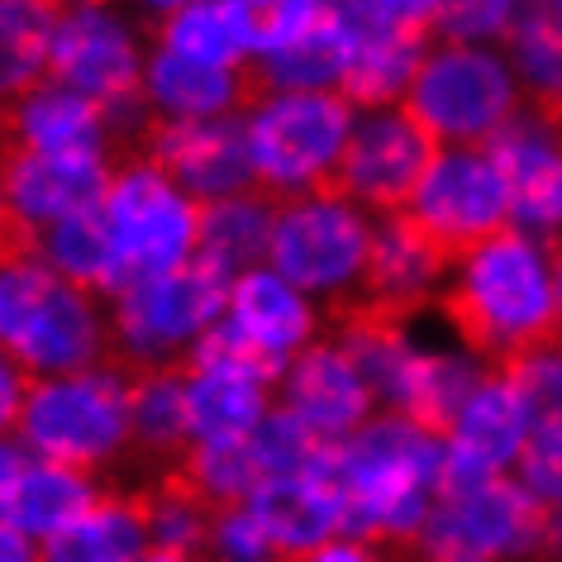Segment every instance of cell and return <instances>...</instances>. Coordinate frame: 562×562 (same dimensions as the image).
I'll return each mask as SVG.
<instances>
[{
	"instance_id": "cell-1",
	"label": "cell",
	"mask_w": 562,
	"mask_h": 562,
	"mask_svg": "<svg viewBox=\"0 0 562 562\" xmlns=\"http://www.w3.org/2000/svg\"><path fill=\"white\" fill-rule=\"evenodd\" d=\"M434 305L486 376L553 353V277H548L543 248L529 244L519 229L476 252Z\"/></svg>"
},
{
	"instance_id": "cell-2",
	"label": "cell",
	"mask_w": 562,
	"mask_h": 562,
	"mask_svg": "<svg viewBox=\"0 0 562 562\" xmlns=\"http://www.w3.org/2000/svg\"><path fill=\"white\" fill-rule=\"evenodd\" d=\"M15 439L34 448L38 462L101 476L105 462L130 453V391L115 372L48 376V382L24 376Z\"/></svg>"
},
{
	"instance_id": "cell-3",
	"label": "cell",
	"mask_w": 562,
	"mask_h": 562,
	"mask_svg": "<svg viewBox=\"0 0 562 562\" xmlns=\"http://www.w3.org/2000/svg\"><path fill=\"white\" fill-rule=\"evenodd\" d=\"M348 134H353V105L339 91L277 95L252 110L244 120V138L258 191L281 205L311 201L319 181L334 172Z\"/></svg>"
},
{
	"instance_id": "cell-4",
	"label": "cell",
	"mask_w": 562,
	"mask_h": 562,
	"mask_svg": "<svg viewBox=\"0 0 562 562\" xmlns=\"http://www.w3.org/2000/svg\"><path fill=\"white\" fill-rule=\"evenodd\" d=\"M405 220L425 234V244L434 248L448 277H458L496 238L515 234L510 191H505V177L482 148L439 153Z\"/></svg>"
},
{
	"instance_id": "cell-5",
	"label": "cell",
	"mask_w": 562,
	"mask_h": 562,
	"mask_svg": "<svg viewBox=\"0 0 562 562\" xmlns=\"http://www.w3.org/2000/svg\"><path fill=\"white\" fill-rule=\"evenodd\" d=\"M401 110L448 153L482 148L491 134H501L519 115V95L505 63L486 48H439L419 67Z\"/></svg>"
},
{
	"instance_id": "cell-6",
	"label": "cell",
	"mask_w": 562,
	"mask_h": 562,
	"mask_svg": "<svg viewBox=\"0 0 562 562\" xmlns=\"http://www.w3.org/2000/svg\"><path fill=\"white\" fill-rule=\"evenodd\" d=\"M439 144L405 115V110H382L353 124L348 144L334 162V172L319 181L311 201L329 205H368L376 220L405 215L425 187L429 167L439 162Z\"/></svg>"
},
{
	"instance_id": "cell-7",
	"label": "cell",
	"mask_w": 562,
	"mask_h": 562,
	"mask_svg": "<svg viewBox=\"0 0 562 562\" xmlns=\"http://www.w3.org/2000/svg\"><path fill=\"white\" fill-rule=\"evenodd\" d=\"M201 201L177 191L158 167L124 162L110 177L105 191V220L115 234L120 262L134 277H158L195 258V238H201Z\"/></svg>"
},
{
	"instance_id": "cell-8",
	"label": "cell",
	"mask_w": 562,
	"mask_h": 562,
	"mask_svg": "<svg viewBox=\"0 0 562 562\" xmlns=\"http://www.w3.org/2000/svg\"><path fill=\"white\" fill-rule=\"evenodd\" d=\"M144 48L138 34L120 20V10L105 5H63L53 24L48 48V81L63 91H77L87 101L115 110L144 101Z\"/></svg>"
},
{
	"instance_id": "cell-9",
	"label": "cell",
	"mask_w": 562,
	"mask_h": 562,
	"mask_svg": "<svg viewBox=\"0 0 562 562\" xmlns=\"http://www.w3.org/2000/svg\"><path fill=\"white\" fill-rule=\"evenodd\" d=\"M134 162L158 167L177 191L201 205L262 195L248 167L244 120H167L153 110L134 144Z\"/></svg>"
},
{
	"instance_id": "cell-10",
	"label": "cell",
	"mask_w": 562,
	"mask_h": 562,
	"mask_svg": "<svg viewBox=\"0 0 562 562\" xmlns=\"http://www.w3.org/2000/svg\"><path fill=\"white\" fill-rule=\"evenodd\" d=\"M372 248V229L362 224L353 205H329V201H291L277 215L272 234V272L281 281H291L296 291H334L353 286L362 262Z\"/></svg>"
},
{
	"instance_id": "cell-11",
	"label": "cell",
	"mask_w": 562,
	"mask_h": 562,
	"mask_svg": "<svg viewBox=\"0 0 562 562\" xmlns=\"http://www.w3.org/2000/svg\"><path fill=\"white\" fill-rule=\"evenodd\" d=\"M120 344L110 319L101 315V296L72 286L58 277L44 311L34 315V325L5 348V358L15 362L24 376L48 382V376H81V372H110Z\"/></svg>"
},
{
	"instance_id": "cell-12",
	"label": "cell",
	"mask_w": 562,
	"mask_h": 562,
	"mask_svg": "<svg viewBox=\"0 0 562 562\" xmlns=\"http://www.w3.org/2000/svg\"><path fill=\"white\" fill-rule=\"evenodd\" d=\"M115 167L105 158H58V153H30L15 138L0 148V195L5 205L38 229H53L72 210L105 205Z\"/></svg>"
},
{
	"instance_id": "cell-13",
	"label": "cell",
	"mask_w": 562,
	"mask_h": 562,
	"mask_svg": "<svg viewBox=\"0 0 562 562\" xmlns=\"http://www.w3.org/2000/svg\"><path fill=\"white\" fill-rule=\"evenodd\" d=\"M372 386L358 372V362L334 344H311L291 358L281 376V411H291L301 425H311L325 443H344L368 425Z\"/></svg>"
},
{
	"instance_id": "cell-14",
	"label": "cell",
	"mask_w": 562,
	"mask_h": 562,
	"mask_svg": "<svg viewBox=\"0 0 562 562\" xmlns=\"http://www.w3.org/2000/svg\"><path fill=\"white\" fill-rule=\"evenodd\" d=\"M482 153L505 177L515 224H525L539 238L562 234V138L543 120L519 110L501 134L486 138Z\"/></svg>"
},
{
	"instance_id": "cell-15",
	"label": "cell",
	"mask_w": 562,
	"mask_h": 562,
	"mask_svg": "<svg viewBox=\"0 0 562 562\" xmlns=\"http://www.w3.org/2000/svg\"><path fill=\"white\" fill-rule=\"evenodd\" d=\"M248 510L281 562H305L334 543V533H344V496L334 486V468L319 476H267L248 496Z\"/></svg>"
},
{
	"instance_id": "cell-16",
	"label": "cell",
	"mask_w": 562,
	"mask_h": 562,
	"mask_svg": "<svg viewBox=\"0 0 562 562\" xmlns=\"http://www.w3.org/2000/svg\"><path fill=\"white\" fill-rule=\"evenodd\" d=\"M153 548L144 491L130 476H105V496L67 529L38 543L34 562H144Z\"/></svg>"
},
{
	"instance_id": "cell-17",
	"label": "cell",
	"mask_w": 562,
	"mask_h": 562,
	"mask_svg": "<svg viewBox=\"0 0 562 562\" xmlns=\"http://www.w3.org/2000/svg\"><path fill=\"white\" fill-rule=\"evenodd\" d=\"M148 105L167 120H248L258 105L248 58L238 67H205L177 53H153L144 77Z\"/></svg>"
},
{
	"instance_id": "cell-18",
	"label": "cell",
	"mask_w": 562,
	"mask_h": 562,
	"mask_svg": "<svg viewBox=\"0 0 562 562\" xmlns=\"http://www.w3.org/2000/svg\"><path fill=\"white\" fill-rule=\"evenodd\" d=\"M10 138L30 153H58V158H105L115 167V130L110 110L63 87H38L24 101H10Z\"/></svg>"
},
{
	"instance_id": "cell-19",
	"label": "cell",
	"mask_w": 562,
	"mask_h": 562,
	"mask_svg": "<svg viewBox=\"0 0 562 562\" xmlns=\"http://www.w3.org/2000/svg\"><path fill=\"white\" fill-rule=\"evenodd\" d=\"M105 496V476L58 468V462H24L15 482L0 491V525H10L24 539H48L81 519Z\"/></svg>"
},
{
	"instance_id": "cell-20",
	"label": "cell",
	"mask_w": 562,
	"mask_h": 562,
	"mask_svg": "<svg viewBox=\"0 0 562 562\" xmlns=\"http://www.w3.org/2000/svg\"><path fill=\"white\" fill-rule=\"evenodd\" d=\"M348 67V30L339 20V5H325L319 20L305 30L296 44L248 58L252 91L258 101H277V95H301V91H339Z\"/></svg>"
},
{
	"instance_id": "cell-21",
	"label": "cell",
	"mask_w": 562,
	"mask_h": 562,
	"mask_svg": "<svg viewBox=\"0 0 562 562\" xmlns=\"http://www.w3.org/2000/svg\"><path fill=\"white\" fill-rule=\"evenodd\" d=\"M529 429H533V411H529V401L519 396V386L505 382V376H486V382L472 391L448 453H458V458H468L476 468L501 476L505 462L519 458Z\"/></svg>"
},
{
	"instance_id": "cell-22",
	"label": "cell",
	"mask_w": 562,
	"mask_h": 562,
	"mask_svg": "<svg viewBox=\"0 0 562 562\" xmlns=\"http://www.w3.org/2000/svg\"><path fill=\"white\" fill-rule=\"evenodd\" d=\"M229 325H238L248 339H258L272 353L296 358L301 348L315 344V311L305 305V296L291 281H281L277 272H258L238 277L229 291Z\"/></svg>"
},
{
	"instance_id": "cell-23",
	"label": "cell",
	"mask_w": 562,
	"mask_h": 562,
	"mask_svg": "<svg viewBox=\"0 0 562 562\" xmlns=\"http://www.w3.org/2000/svg\"><path fill=\"white\" fill-rule=\"evenodd\" d=\"M281 201L272 195H234V201H210L201 210V238H195V258L215 262L224 277H248L267 262L277 234Z\"/></svg>"
},
{
	"instance_id": "cell-24",
	"label": "cell",
	"mask_w": 562,
	"mask_h": 562,
	"mask_svg": "<svg viewBox=\"0 0 562 562\" xmlns=\"http://www.w3.org/2000/svg\"><path fill=\"white\" fill-rule=\"evenodd\" d=\"M44 258L63 281H72V286L91 291L101 301H110L130 281V272L120 262V248H115V234H110L105 205L72 210L67 220L53 224L44 234Z\"/></svg>"
},
{
	"instance_id": "cell-25",
	"label": "cell",
	"mask_w": 562,
	"mask_h": 562,
	"mask_svg": "<svg viewBox=\"0 0 562 562\" xmlns=\"http://www.w3.org/2000/svg\"><path fill=\"white\" fill-rule=\"evenodd\" d=\"M138 20H144V38L153 53H177V58L205 67H238L248 58L234 24V5H167L138 10Z\"/></svg>"
},
{
	"instance_id": "cell-26",
	"label": "cell",
	"mask_w": 562,
	"mask_h": 562,
	"mask_svg": "<svg viewBox=\"0 0 562 562\" xmlns=\"http://www.w3.org/2000/svg\"><path fill=\"white\" fill-rule=\"evenodd\" d=\"M53 0H0V101H24L48 87V48L58 24Z\"/></svg>"
},
{
	"instance_id": "cell-27",
	"label": "cell",
	"mask_w": 562,
	"mask_h": 562,
	"mask_svg": "<svg viewBox=\"0 0 562 562\" xmlns=\"http://www.w3.org/2000/svg\"><path fill=\"white\" fill-rule=\"evenodd\" d=\"M429 63L425 48H405V44H358L348 38V67L339 81V95L353 110L382 115V110H401L411 95L419 67Z\"/></svg>"
},
{
	"instance_id": "cell-28",
	"label": "cell",
	"mask_w": 562,
	"mask_h": 562,
	"mask_svg": "<svg viewBox=\"0 0 562 562\" xmlns=\"http://www.w3.org/2000/svg\"><path fill=\"white\" fill-rule=\"evenodd\" d=\"M267 411L272 405H267L262 386L238 382V376L201 372L187 382V415L195 443H244L267 419Z\"/></svg>"
},
{
	"instance_id": "cell-29",
	"label": "cell",
	"mask_w": 562,
	"mask_h": 562,
	"mask_svg": "<svg viewBox=\"0 0 562 562\" xmlns=\"http://www.w3.org/2000/svg\"><path fill=\"white\" fill-rule=\"evenodd\" d=\"M286 368H291L286 353L262 348L238 325H229V319H220L215 329H205L187 353V382L201 372H215V376H238V382H252V386H281Z\"/></svg>"
},
{
	"instance_id": "cell-30",
	"label": "cell",
	"mask_w": 562,
	"mask_h": 562,
	"mask_svg": "<svg viewBox=\"0 0 562 562\" xmlns=\"http://www.w3.org/2000/svg\"><path fill=\"white\" fill-rule=\"evenodd\" d=\"M58 286L53 267H20V272H0V353L34 325L44 301Z\"/></svg>"
},
{
	"instance_id": "cell-31",
	"label": "cell",
	"mask_w": 562,
	"mask_h": 562,
	"mask_svg": "<svg viewBox=\"0 0 562 562\" xmlns=\"http://www.w3.org/2000/svg\"><path fill=\"white\" fill-rule=\"evenodd\" d=\"M519 476L543 505H562V425L558 419H533L525 448H519Z\"/></svg>"
},
{
	"instance_id": "cell-32",
	"label": "cell",
	"mask_w": 562,
	"mask_h": 562,
	"mask_svg": "<svg viewBox=\"0 0 562 562\" xmlns=\"http://www.w3.org/2000/svg\"><path fill=\"white\" fill-rule=\"evenodd\" d=\"M501 376L519 386V396L529 401L533 419H558L562 425V353L529 358V362H519V368L501 372Z\"/></svg>"
},
{
	"instance_id": "cell-33",
	"label": "cell",
	"mask_w": 562,
	"mask_h": 562,
	"mask_svg": "<svg viewBox=\"0 0 562 562\" xmlns=\"http://www.w3.org/2000/svg\"><path fill=\"white\" fill-rule=\"evenodd\" d=\"M515 5H439V34L448 48H468V38H505Z\"/></svg>"
},
{
	"instance_id": "cell-34",
	"label": "cell",
	"mask_w": 562,
	"mask_h": 562,
	"mask_svg": "<svg viewBox=\"0 0 562 562\" xmlns=\"http://www.w3.org/2000/svg\"><path fill=\"white\" fill-rule=\"evenodd\" d=\"M44 234L38 224H30L24 215L5 205L0 195V272H20V267H48L44 258Z\"/></svg>"
},
{
	"instance_id": "cell-35",
	"label": "cell",
	"mask_w": 562,
	"mask_h": 562,
	"mask_svg": "<svg viewBox=\"0 0 562 562\" xmlns=\"http://www.w3.org/2000/svg\"><path fill=\"white\" fill-rule=\"evenodd\" d=\"M20 411H24V372L0 353V434L20 429Z\"/></svg>"
},
{
	"instance_id": "cell-36",
	"label": "cell",
	"mask_w": 562,
	"mask_h": 562,
	"mask_svg": "<svg viewBox=\"0 0 562 562\" xmlns=\"http://www.w3.org/2000/svg\"><path fill=\"white\" fill-rule=\"evenodd\" d=\"M305 562H382V553L368 548V543H353V539H334V543H325L319 553H311Z\"/></svg>"
},
{
	"instance_id": "cell-37",
	"label": "cell",
	"mask_w": 562,
	"mask_h": 562,
	"mask_svg": "<svg viewBox=\"0 0 562 562\" xmlns=\"http://www.w3.org/2000/svg\"><path fill=\"white\" fill-rule=\"evenodd\" d=\"M38 548H30L24 533H15L10 525H0V562H34Z\"/></svg>"
},
{
	"instance_id": "cell-38",
	"label": "cell",
	"mask_w": 562,
	"mask_h": 562,
	"mask_svg": "<svg viewBox=\"0 0 562 562\" xmlns=\"http://www.w3.org/2000/svg\"><path fill=\"white\" fill-rule=\"evenodd\" d=\"M20 468H24V458H20L10 443H0V491L15 482V472H20Z\"/></svg>"
},
{
	"instance_id": "cell-39",
	"label": "cell",
	"mask_w": 562,
	"mask_h": 562,
	"mask_svg": "<svg viewBox=\"0 0 562 562\" xmlns=\"http://www.w3.org/2000/svg\"><path fill=\"white\" fill-rule=\"evenodd\" d=\"M144 562H187V558H181V553H167V548H148Z\"/></svg>"
},
{
	"instance_id": "cell-40",
	"label": "cell",
	"mask_w": 562,
	"mask_h": 562,
	"mask_svg": "<svg viewBox=\"0 0 562 562\" xmlns=\"http://www.w3.org/2000/svg\"><path fill=\"white\" fill-rule=\"evenodd\" d=\"M5 138H10V110L0 101V148H5Z\"/></svg>"
}]
</instances>
